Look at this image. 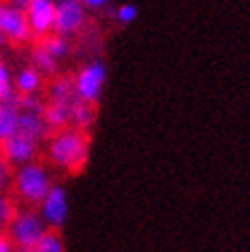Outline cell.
<instances>
[{"instance_id":"cell-23","label":"cell","mask_w":250,"mask_h":252,"mask_svg":"<svg viewBox=\"0 0 250 252\" xmlns=\"http://www.w3.org/2000/svg\"><path fill=\"white\" fill-rule=\"evenodd\" d=\"M0 252H19L17 250V246L12 244L8 238H6V234H2L0 236Z\"/></svg>"},{"instance_id":"cell-15","label":"cell","mask_w":250,"mask_h":252,"mask_svg":"<svg viewBox=\"0 0 250 252\" xmlns=\"http://www.w3.org/2000/svg\"><path fill=\"white\" fill-rule=\"evenodd\" d=\"M31 66L35 70H39L45 78H56L58 76V70H60V62L54 58V56H49L43 45L37 41L31 49Z\"/></svg>"},{"instance_id":"cell-11","label":"cell","mask_w":250,"mask_h":252,"mask_svg":"<svg viewBox=\"0 0 250 252\" xmlns=\"http://www.w3.org/2000/svg\"><path fill=\"white\" fill-rule=\"evenodd\" d=\"M43 84H45V76H43L39 70H35L31 64L29 66H23L15 74V91H17L19 96L41 94Z\"/></svg>"},{"instance_id":"cell-4","label":"cell","mask_w":250,"mask_h":252,"mask_svg":"<svg viewBox=\"0 0 250 252\" xmlns=\"http://www.w3.org/2000/svg\"><path fill=\"white\" fill-rule=\"evenodd\" d=\"M107 66L101 60H93L86 62V64L74 74V91H76V96L84 103L96 105L103 96L105 84H107Z\"/></svg>"},{"instance_id":"cell-19","label":"cell","mask_w":250,"mask_h":252,"mask_svg":"<svg viewBox=\"0 0 250 252\" xmlns=\"http://www.w3.org/2000/svg\"><path fill=\"white\" fill-rule=\"evenodd\" d=\"M37 252H66L64 238L60 236L58 230H47V234L41 238V242L37 244Z\"/></svg>"},{"instance_id":"cell-22","label":"cell","mask_w":250,"mask_h":252,"mask_svg":"<svg viewBox=\"0 0 250 252\" xmlns=\"http://www.w3.org/2000/svg\"><path fill=\"white\" fill-rule=\"evenodd\" d=\"M82 4L86 6V10H93V12H101V10L109 8L111 0H82Z\"/></svg>"},{"instance_id":"cell-8","label":"cell","mask_w":250,"mask_h":252,"mask_svg":"<svg viewBox=\"0 0 250 252\" xmlns=\"http://www.w3.org/2000/svg\"><path fill=\"white\" fill-rule=\"evenodd\" d=\"M25 15L35 39H45L47 35L54 33L56 27V0H33L25 8Z\"/></svg>"},{"instance_id":"cell-7","label":"cell","mask_w":250,"mask_h":252,"mask_svg":"<svg viewBox=\"0 0 250 252\" xmlns=\"http://www.w3.org/2000/svg\"><path fill=\"white\" fill-rule=\"evenodd\" d=\"M41 213V218L49 230H60L62 225L68 221L70 213V201H68V191L62 185H54L49 189L47 197L41 201V205L37 207Z\"/></svg>"},{"instance_id":"cell-12","label":"cell","mask_w":250,"mask_h":252,"mask_svg":"<svg viewBox=\"0 0 250 252\" xmlns=\"http://www.w3.org/2000/svg\"><path fill=\"white\" fill-rule=\"evenodd\" d=\"M78 96L74 91V78L72 76H58L49 80L45 88V100L52 103H74Z\"/></svg>"},{"instance_id":"cell-1","label":"cell","mask_w":250,"mask_h":252,"mask_svg":"<svg viewBox=\"0 0 250 252\" xmlns=\"http://www.w3.org/2000/svg\"><path fill=\"white\" fill-rule=\"evenodd\" d=\"M45 158L49 166L64 174L82 172L91 158L89 131L76 127H64L60 131H54L45 142Z\"/></svg>"},{"instance_id":"cell-21","label":"cell","mask_w":250,"mask_h":252,"mask_svg":"<svg viewBox=\"0 0 250 252\" xmlns=\"http://www.w3.org/2000/svg\"><path fill=\"white\" fill-rule=\"evenodd\" d=\"M12 179H15V166L0 154V191L8 193L12 189Z\"/></svg>"},{"instance_id":"cell-14","label":"cell","mask_w":250,"mask_h":252,"mask_svg":"<svg viewBox=\"0 0 250 252\" xmlns=\"http://www.w3.org/2000/svg\"><path fill=\"white\" fill-rule=\"evenodd\" d=\"M96 121V105L84 103V100L76 98V103L72 105L70 113V127H76L82 131H89Z\"/></svg>"},{"instance_id":"cell-10","label":"cell","mask_w":250,"mask_h":252,"mask_svg":"<svg viewBox=\"0 0 250 252\" xmlns=\"http://www.w3.org/2000/svg\"><path fill=\"white\" fill-rule=\"evenodd\" d=\"M19 117H21L19 94L6 100H0V146L19 131Z\"/></svg>"},{"instance_id":"cell-6","label":"cell","mask_w":250,"mask_h":252,"mask_svg":"<svg viewBox=\"0 0 250 252\" xmlns=\"http://www.w3.org/2000/svg\"><path fill=\"white\" fill-rule=\"evenodd\" d=\"M89 21V10L82 0H56V27L54 33L62 37L78 35Z\"/></svg>"},{"instance_id":"cell-26","label":"cell","mask_w":250,"mask_h":252,"mask_svg":"<svg viewBox=\"0 0 250 252\" xmlns=\"http://www.w3.org/2000/svg\"><path fill=\"white\" fill-rule=\"evenodd\" d=\"M19 252H37V248H25V250H19Z\"/></svg>"},{"instance_id":"cell-17","label":"cell","mask_w":250,"mask_h":252,"mask_svg":"<svg viewBox=\"0 0 250 252\" xmlns=\"http://www.w3.org/2000/svg\"><path fill=\"white\" fill-rule=\"evenodd\" d=\"M17 96L15 91V74H12L10 66L0 58V100H6Z\"/></svg>"},{"instance_id":"cell-13","label":"cell","mask_w":250,"mask_h":252,"mask_svg":"<svg viewBox=\"0 0 250 252\" xmlns=\"http://www.w3.org/2000/svg\"><path fill=\"white\" fill-rule=\"evenodd\" d=\"M74 103H52V100H45V121L49 125V129H52V133L64 127H70V113H72Z\"/></svg>"},{"instance_id":"cell-25","label":"cell","mask_w":250,"mask_h":252,"mask_svg":"<svg viewBox=\"0 0 250 252\" xmlns=\"http://www.w3.org/2000/svg\"><path fill=\"white\" fill-rule=\"evenodd\" d=\"M4 45H6V39H4L2 35H0V52H2V49H4Z\"/></svg>"},{"instance_id":"cell-2","label":"cell","mask_w":250,"mask_h":252,"mask_svg":"<svg viewBox=\"0 0 250 252\" xmlns=\"http://www.w3.org/2000/svg\"><path fill=\"white\" fill-rule=\"evenodd\" d=\"M54 176L47 164L35 160L25 166L15 168V179H12V193L25 207H39L41 201L47 197L52 189Z\"/></svg>"},{"instance_id":"cell-16","label":"cell","mask_w":250,"mask_h":252,"mask_svg":"<svg viewBox=\"0 0 250 252\" xmlns=\"http://www.w3.org/2000/svg\"><path fill=\"white\" fill-rule=\"evenodd\" d=\"M39 43L43 45V49L49 54V56H54L58 62L62 60H66L72 52V43L68 37H62L58 33H52V35H47L45 39H39Z\"/></svg>"},{"instance_id":"cell-9","label":"cell","mask_w":250,"mask_h":252,"mask_svg":"<svg viewBox=\"0 0 250 252\" xmlns=\"http://www.w3.org/2000/svg\"><path fill=\"white\" fill-rule=\"evenodd\" d=\"M39 142L31 140V137L23 135V133H15L6 140L2 146H0V154H2L12 166L19 168V166H25L29 162H35L37 156H39Z\"/></svg>"},{"instance_id":"cell-18","label":"cell","mask_w":250,"mask_h":252,"mask_svg":"<svg viewBox=\"0 0 250 252\" xmlns=\"http://www.w3.org/2000/svg\"><path fill=\"white\" fill-rule=\"evenodd\" d=\"M17 201L10 193H2L0 191V232H6L8 223L12 221L17 213Z\"/></svg>"},{"instance_id":"cell-24","label":"cell","mask_w":250,"mask_h":252,"mask_svg":"<svg viewBox=\"0 0 250 252\" xmlns=\"http://www.w3.org/2000/svg\"><path fill=\"white\" fill-rule=\"evenodd\" d=\"M8 2H10V4H15V6H19V8H23V10H25V8H27V6H29V4L33 2V0H8Z\"/></svg>"},{"instance_id":"cell-20","label":"cell","mask_w":250,"mask_h":252,"mask_svg":"<svg viewBox=\"0 0 250 252\" xmlns=\"http://www.w3.org/2000/svg\"><path fill=\"white\" fill-rule=\"evenodd\" d=\"M137 15H140V10H137V6H133L131 2H125V4H119L115 10H113V19L119 23V25H131Z\"/></svg>"},{"instance_id":"cell-5","label":"cell","mask_w":250,"mask_h":252,"mask_svg":"<svg viewBox=\"0 0 250 252\" xmlns=\"http://www.w3.org/2000/svg\"><path fill=\"white\" fill-rule=\"evenodd\" d=\"M0 35L10 45H27L35 39L25 10L10 4L8 0H0Z\"/></svg>"},{"instance_id":"cell-3","label":"cell","mask_w":250,"mask_h":252,"mask_svg":"<svg viewBox=\"0 0 250 252\" xmlns=\"http://www.w3.org/2000/svg\"><path fill=\"white\" fill-rule=\"evenodd\" d=\"M47 230L49 228L45 225L37 207H19L6 228V238L17 246V250L37 248Z\"/></svg>"},{"instance_id":"cell-27","label":"cell","mask_w":250,"mask_h":252,"mask_svg":"<svg viewBox=\"0 0 250 252\" xmlns=\"http://www.w3.org/2000/svg\"><path fill=\"white\" fill-rule=\"evenodd\" d=\"M0 236H2V232H0Z\"/></svg>"}]
</instances>
